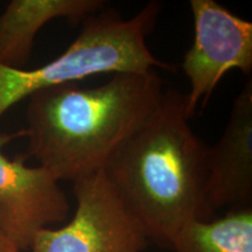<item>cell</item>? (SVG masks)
Wrapping results in <instances>:
<instances>
[{"label":"cell","instance_id":"cell-1","mask_svg":"<svg viewBox=\"0 0 252 252\" xmlns=\"http://www.w3.org/2000/svg\"><path fill=\"white\" fill-rule=\"evenodd\" d=\"M163 94L156 71L121 72L96 87L47 88L28 98L25 159L58 181L104 171Z\"/></svg>","mask_w":252,"mask_h":252},{"label":"cell","instance_id":"cell-2","mask_svg":"<svg viewBox=\"0 0 252 252\" xmlns=\"http://www.w3.org/2000/svg\"><path fill=\"white\" fill-rule=\"evenodd\" d=\"M186 94L163 91L143 125L104 168L149 241L169 248L195 220H209L206 201L208 146L191 128Z\"/></svg>","mask_w":252,"mask_h":252},{"label":"cell","instance_id":"cell-3","mask_svg":"<svg viewBox=\"0 0 252 252\" xmlns=\"http://www.w3.org/2000/svg\"><path fill=\"white\" fill-rule=\"evenodd\" d=\"M160 9V2L151 1L128 19L100 11L84 20L80 35L58 59L35 69L0 64V118L15 104L47 88L102 74L171 69L152 54L146 41Z\"/></svg>","mask_w":252,"mask_h":252},{"label":"cell","instance_id":"cell-4","mask_svg":"<svg viewBox=\"0 0 252 252\" xmlns=\"http://www.w3.org/2000/svg\"><path fill=\"white\" fill-rule=\"evenodd\" d=\"M74 184L76 209L64 225L40 230L32 252H144L149 245L139 220L103 171Z\"/></svg>","mask_w":252,"mask_h":252},{"label":"cell","instance_id":"cell-5","mask_svg":"<svg viewBox=\"0 0 252 252\" xmlns=\"http://www.w3.org/2000/svg\"><path fill=\"white\" fill-rule=\"evenodd\" d=\"M194 41L184 56L182 70L189 82L186 111L193 117L207 105L226 72L252 71V24L214 0H190Z\"/></svg>","mask_w":252,"mask_h":252},{"label":"cell","instance_id":"cell-6","mask_svg":"<svg viewBox=\"0 0 252 252\" xmlns=\"http://www.w3.org/2000/svg\"><path fill=\"white\" fill-rule=\"evenodd\" d=\"M21 137H26L25 128L0 134V234L23 252L30 250L40 230L67 220L69 202L48 172L26 166L24 156L6 157V145Z\"/></svg>","mask_w":252,"mask_h":252},{"label":"cell","instance_id":"cell-7","mask_svg":"<svg viewBox=\"0 0 252 252\" xmlns=\"http://www.w3.org/2000/svg\"><path fill=\"white\" fill-rule=\"evenodd\" d=\"M252 198V81L236 97L222 137L208 146L206 201L219 208L250 207Z\"/></svg>","mask_w":252,"mask_h":252},{"label":"cell","instance_id":"cell-8","mask_svg":"<svg viewBox=\"0 0 252 252\" xmlns=\"http://www.w3.org/2000/svg\"><path fill=\"white\" fill-rule=\"evenodd\" d=\"M105 7L103 0H12L0 14V64L23 68L39 31L54 19L86 20Z\"/></svg>","mask_w":252,"mask_h":252},{"label":"cell","instance_id":"cell-9","mask_svg":"<svg viewBox=\"0 0 252 252\" xmlns=\"http://www.w3.org/2000/svg\"><path fill=\"white\" fill-rule=\"evenodd\" d=\"M174 252H252V209L235 208L216 220L186 224L171 245Z\"/></svg>","mask_w":252,"mask_h":252},{"label":"cell","instance_id":"cell-10","mask_svg":"<svg viewBox=\"0 0 252 252\" xmlns=\"http://www.w3.org/2000/svg\"><path fill=\"white\" fill-rule=\"evenodd\" d=\"M0 252H20L17 249V247L6 238L4 235L0 234Z\"/></svg>","mask_w":252,"mask_h":252}]
</instances>
